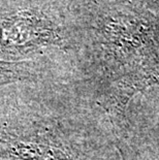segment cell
Instances as JSON below:
<instances>
[{
	"instance_id": "6da1fadb",
	"label": "cell",
	"mask_w": 159,
	"mask_h": 160,
	"mask_svg": "<svg viewBox=\"0 0 159 160\" xmlns=\"http://www.w3.org/2000/svg\"><path fill=\"white\" fill-rule=\"evenodd\" d=\"M63 94L51 81L0 87V160H88Z\"/></svg>"
},
{
	"instance_id": "7a4b0ae2",
	"label": "cell",
	"mask_w": 159,
	"mask_h": 160,
	"mask_svg": "<svg viewBox=\"0 0 159 160\" xmlns=\"http://www.w3.org/2000/svg\"><path fill=\"white\" fill-rule=\"evenodd\" d=\"M43 66L34 61H2L0 60V87L19 83L47 82Z\"/></svg>"
}]
</instances>
